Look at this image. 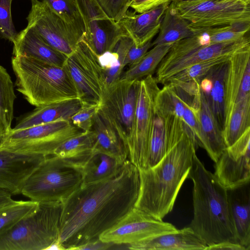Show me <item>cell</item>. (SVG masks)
<instances>
[{
    "mask_svg": "<svg viewBox=\"0 0 250 250\" xmlns=\"http://www.w3.org/2000/svg\"><path fill=\"white\" fill-rule=\"evenodd\" d=\"M139 188V170L128 160L113 176L81 186L62 203L59 241L72 250L99 239L135 207Z\"/></svg>",
    "mask_w": 250,
    "mask_h": 250,
    "instance_id": "1",
    "label": "cell"
},
{
    "mask_svg": "<svg viewBox=\"0 0 250 250\" xmlns=\"http://www.w3.org/2000/svg\"><path fill=\"white\" fill-rule=\"evenodd\" d=\"M196 150L186 130L180 141L156 165L138 169L140 188L135 208L162 220L173 209L191 168Z\"/></svg>",
    "mask_w": 250,
    "mask_h": 250,
    "instance_id": "2",
    "label": "cell"
},
{
    "mask_svg": "<svg viewBox=\"0 0 250 250\" xmlns=\"http://www.w3.org/2000/svg\"><path fill=\"white\" fill-rule=\"evenodd\" d=\"M188 178L193 183V217L189 227L207 246L225 242L239 244L228 190L206 168L196 152Z\"/></svg>",
    "mask_w": 250,
    "mask_h": 250,
    "instance_id": "3",
    "label": "cell"
},
{
    "mask_svg": "<svg viewBox=\"0 0 250 250\" xmlns=\"http://www.w3.org/2000/svg\"><path fill=\"white\" fill-rule=\"evenodd\" d=\"M11 64L17 90L30 104L39 107L78 98L64 65L58 66L26 56H13Z\"/></svg>",
    "mask_w": 250,
    "mask_h": 250,
    "instance_id": "4",
    "label": "cell"
},
{
    "mask_svg": "<svg viewBox=\"0 0 250 250\" xmlns=\"http://www.w3.org/2000/svg\"><path fill=\"white\" fill-rule=\"evenodd\" d=\"M62 202L39 203L37 208L0 232V250H47L59 240Z\"/></svg>",
    "mask_w": 250,
    "mask_h": 250,
    "instance_id": "5",
    "label": "cell"
},
{
    "mask_svg": "<svg viewBox=\"0 0 250 250\" xmlns=\"http://www.w3.org/2000/svg\"><path fill=\"white\" fill-rule=\"evenodd\" d=\"M82 181L80 166L49 155L26 179L21 194L38 203H63L82 185Z\"/></svg>",
    "mask_w": 250,
    "mask_h": 250,
    "instance_id": "6",
    "label": "cell"
},
{
    "mask_svg": "<svg viewBox=\"0 0 250 250\" xmlns=\"http://www.w3.org/2000/svg\"><path fill=\"white\" fill-rule=\"evenodd\" d=\"M70 120H61L24 129L12 128L0 143V149L24 154L53 155L66 140L83 133Z\"/></svg>",
    "mask_w": 250,
    "mask_h": 250,
    "instance_id": "7",
    "label": "cell"
},
{
    "mask_svg": "<svg viewBox=\"0 0 250 250\" xmlns=\"http://www.w3.org/2000/svg\"><path fill=\"white\" fill-rule=\"evenodd\" d=\"M172 1L192 28L250 23V4L238 0Z\"/></svg>",
    "mask_w": 250,
    "mask_h": 250,
    "instance_id": "8",
    "label": "cell"
},
{
    "mask_svg": "<svg viewBox=\"0 0 250 250\" xmlns=\"http://www.w3.org/2000/svg\"><path fill=\"white\" fill-rule=\"evenodd\" d=\"M160 89L155 77L151 75L140 81L133 126L127 147L128 160L138 169L147 167L155 100Z\"/></svg>",
    "mask_w": 250,
    "mask_h": 250,
    "instance_id": "9",
    "label": "cell"
},
{
    "mask_svg": "<svg viewBox=\"0 0 250 250\" xmlns=\"http://www.w3.org/2000/svg\"><path fill=\"white\" fill-rule=\"evenodd\" d=\"M64 65L74 83L78 98L82 104L100 105L105 87L104 72L98 56L82 40L67 57Z\"/></svg>",
    "mask_w": 250,
    "mask_h": 250,
    "instance_id": "10",
    "label": "cell"
},
{
    "mask_svg": "<svg viewBox=\"0 0 250 250\" xmlns=\"http://www.w3.org/2000/svg\"><path fill=\"white\" fill-rule=\"evenodd\" d=\"M140 81L120 79L106 87L99 106L117 130L126 148L133 126Z\"/></svg>",
    "mask_w": 250,
    "mask_h": 250,
    "instance_id": "11",
    "label": "cell"
},
{
    "mask_svg": "<svg viewBox=\"0 0 250 250\" xmlns=\"http://www.w3.org/2000/svg\"><path fill=\"white\" fill-rule=\"evenodd\" d=\"M28 24L47 43L68 57L82 38L42 1L31 0Z\"/></svg>",
    "mask_w": 250,
    "mask_h": 250,
    "instance_id": "12",
    "label": "cell"
},
{
    "mask_svg": "<svg viewBox=\"0 0 250 250\" xmlns=\"http://www.w3.org/2000/svg\"><path fill=\"white\" fill-rule=\"evenodd\" d=\"M75 0L85 26L82 40L98 56L111 51L126 35L123 28L106 16L96 0Z\"/></svg>",
    "mask_w": 250,
    "mask_h": 250,
    "instance_id": "13",
    "label": "cell"
},
{
    "mask_svg": "<svg viewBox=\"0 0 250 250\" xmlns=\"http://www.w3.org/2000/svg\"><path fill=\"white\" fill-rule=\"evenodd\" d=\"M177 229L172 224L156 219L134 207L116 225L101 234L99 238L104 242L115 245L127 246Z\"/></svg>",
    "mask_w": 250,
    "mask_h": 250,
    "instance_id": "14",
    "label": "cell"
},
{
    "mask_svg": "<svg viewBox=\"0 0 250 250\" xmlns=\"http://www.w3.org/2000/svg\"><path fill=\"white\" fill-rule=\"evenodd\" d=\"M250 128L232 145L226 147L215 162L213 173L216 180L227 190L250 183Z\"/></svg>",
    "mask_w": 250,
    "mask_h": 250,
    "instance_id": "15",
    "label": "cell"
},
{
    "mask_svg": "<svg viewBox=\"0 0 250 250\" xmlns=\"http://www.w3.org/2000/svg\"><path fill=\"white\" fill-rule=\"evenodd\" d=\"M248 46H250L249 34L238 40L198 47L174 57H164L156 70L155 78L158 83L165 84L175 74L192 65L220 56L231 55Z\"/></svg>",
    "mask_w": 250,
    "mask_h": 250,
    "instance_id": "16",
    "label": "cell"
},
{
    "mask_svg": "<svg viewBox=\"0 0 250 250\" xmlns=\"http://www.w3.org/2000/svg\"><path fill=\"white\" fill-rule=\"evenodd\" d=\"M225 88V122L236 104L250 98V46L230 56Z\"/></svg>",
    "mask_w": 250,
    "mask_h": 250,
    "instance_id": "17",
    "label": "cell"
},
{
    "mask_svg": "<svg viewBox=\"0 0 250 250\" xmlns=\"http://www.w3.org/2000/svg\"><path fill=\"white\" fill-rule=\"evenodd\" d=\"M46 156L0 149V188L21 194L26 179Z\"/></svg>",
    "mask_w": 250,
    "mask_h": 250,
    "instance_id": "18",
    "label": "cell"
},
{
    "mask_svg": "<svg viewBox=\"0 0 250 250\" xmlns=\"http://www.w3.org/2000/svg\"><path fill=\"white\" fill-rule=\"evenodd\" d=\"M185 131L184 124L178 117L171 115L164 119L154 113L146 168L160 161L180 141Z\"/></svg>",
    "mask_w": 250,
    "mask_h": 250,
    "instance_id": "19",
    "label": "cell"
},
{
    "mask_svg": "<svg viewBox=\"0 0 250 250\" xmlns=\"http://www.w3.org/2000/svg\"><path fill=\"white\" fill-rule=\"evenodd\" d=\"M200 126L199 141L213 161L216 162L226 148L221 129L200 87L194 95Z\"/></svg>",
    "mask_w": 250,
    "mask_h": 250,
    "instance_id": "20",
    "label": "cell"
},
{
    "mask_svg": "<svg viewBox=\"0 0 250 250\" xmlns=\"http://www.w3.org/2000/svg\"><path fill=\"white\" fill-rule=\"evenodd\" d=\"M205 242L189 227L127 246L136 250H206Z\"/></svg>",
    "mask_w": 250,
    "mask_h": 250,
    "instance_id": "21",
    "label": "cell"
},
{
    "mask_svg": "<svg viewBox=\"0 0 250 250\" xmlns=\"http://www.w3.org/2000/svg\"><path fill=\"white\" fill-rule=\"evenodd\" d=\"M13 43L14 56H26L63 66L67 56L47 43L30 27L18 33Z\"/></svg>",
    "mask_w": 250,
    "mask_h": 250,
    "instance_id": "22",
    "label": "cell"
},
{
    "mask_svg": "<svg viewBox=\"0 0 250 250\" xmlns=\"http://www.w3.org/2000/svg\"><path fill=\"white\" fill-rule=\"evenodd\" d=\"M170 2L138 15H127L119 22L136 46H141L152 40L159 32L164 14Z\"/></svg>",
    "mask_w": 250,
    "mask_h": 250,
    "instance_id": "23",
    "label": "cell"
},
{
    "mask_svg": "<svg viewBox=\"0 0 250 250\" xmlns=\"http://www.w3.org/2000/svg\"><path fill=\"white\" fill-rule=\"evenodd\" d=\"M91 130L96 136L95 151L106 154L122 163L128 160L125 143L100 107L94 117Z\"/></svg>",
    "mask_w": 250,
    "mask_h": 250,
    "instance_id": "24",
    "label": "cell"
},
{
    "mask_svg": "<svg viewBox=\"0 0 250 250\" xmlns=\"http://www.w3.org/2000/svg\"><path fill=\"white\" fill-rule=\"evenodd\" d=\"M82 105L80 99L74 98L36 107L19 119L13 129H21L61 120H70Z\"/></svg>",
    "mask_w": 250,
    "mask_h": 250,
    "instance_id": "25",
    "label": "cell"
},
{
    "mask_svg": "<svg viewBox=\"0 0 250 250\" xmlns=\"http://www.w3.org/2000/svg\"><path fill=\"white\" fill-rule=\"evenodd\" d=\"M231 212L238 243L250 249V191L249 183L228 190Z\"/></svg>",
    "mask_w": 250,
    "mask_h": 250,
    "instance_id": "26",
    "label": "cell"
},
{
    "mask_svg": "<svg viewBox=\"0 0 250 250\" xmlns=\"http://www.w3.org/2000/svg\"><path fill=\"white\" fill-rule=\"evenodd\" d=\"M194 35L193 28L189 25L188 21L180 15L171 1L165 12L158 35L152 42V46L173 43Z\"/></svg>",
    "mask_w": 250,
    "mask_h": 250,
    "instance_id": "27",
    "label": "cell"
},
{
    "mask_svg": "<svg viewBox=\"0 0 250 250\" xmlns=\"http://www.w3.org/2000/svg\"><path fill=\"white\" fill-rule=\"evenodd\" d=\"M123 163L106 154L94 150L81 167L83 175L81 186L100 182L113 176Z\"/></svg>",
    "mask_w": 250,
    "mask_h": 250,
    "instance_id": "28",
    "label": "cell"
},
{
    "mask_svg": "<svg viewBox=\"0 0 250 250\" xmlns=\"http://www.w3.org/2000/svg\"><path fill=\"white\" fill-rule=\"evenodd\" d=\"M95 144V133L90 130L63 142L53 155L81 167L94 151Z\"/></svg>",
    "mask_w": 250,
    "mask_h": 250,
    "instance_id": "29",
    "label": "cell"
},
{
    "mask_svg": "<svg viewBox=\"0 0 250 250\" xmlns=\"http://www.w3.org/2000/svg\"><path fill=\"white\" fill-rule=\"evenodd\" d=\"M134 44L132 39L127 35L122 37L111 51L98 56L100 63L104 69L105 88L120 79L123 72L126 55Z\"/></svg>",
    "mask_w": 250,
    "mask_h": 250,
    "instance_id": "30",
    "label": "cell"
},
{
    "mask_svg": "<svg viewBox=\"0 0 250 250\" xmlns=\"http://www.w3.org/2000/svg\"><path fill=\"white\" fill-rule=\"evenodd\" d=\"M228 61L214 66L207 75L212 81V87L209 94L204 95L222 131L225 122V87Z\"/></svg>",
    "mask_w": 250,
    "mask_h": 250,
    "instance_id": "31",
    "label": "cell"
},
{
    "mask_svg": "<svg viewBox=\"0 0 250 250\" xmlns=\"http://www.w3.org/2000/svg\"><path fill=\"white\" fill-rule=\"evenodd\" d=\"M173 43L157 45L147 51L137 64L123 72L120 79L128 81L141 80L152 75L159 64L168 52Z\"/></svg>",
    "mask_w": 250,
    "mask_h": 250,
    "instance_id": "32",
    "label": "cell"
},
{
    "mask_svg": "<svg viewBox=\"0 0 250 250\" xmlns=\"http://www.w3.org/2000/svg\"><path fill=\"white\" fill-rule=\"evenodd\" d=\"M250 128V98L236 104L222 130L226 147L232 145L247 130Z\"/></svg>",
    "mask_w": 250,
    "mask_h": 250,
    "instance_id": "33",
    "label": "cell"
},
{
    "mask_svg": "<svg viewBox=\"0 0 250 250\" xmlns=\"http://www.w3.org/2000/svg\"><path fill=\"white\" fill-rule=\"evenodd\" d=\"M16 99L11 77L6 69L0 65V122L6 133L12 128L11 125Z\"/></svg>",
    "mask_w": 250,
    "mask_h": 250,
    "instance_id": "34",
    "label": "cell"
},
{
    "mask_svg": "<svg viewBox=\"0 0 250 250\" xmlns=\"http://www.w3.org/2000/svg\"><path fill=\"white\" fill-rule=\"evenodd\" d=\"M48 8L61 18L82 37L85 26L75 0H42Z\"/></svg>",
    "mask_w": 250,
    "mask_h": 250,
    "instance_id": "35",
    "label": "cell"
},
{
    "mask_svg": "<svg viewBox=\"0 0 250 250\" xmlns=\"http://www.w3.org/2000/svg\"><path fill=\"white\" fill-rule=\"evenodd\" d=\"M38 205V202L31 200H16L13 203L0 208V232L8 229L33 212Z\"/></svg>",
    "mask_w": 250,
    "mask_h": 250,
    "instance_id": "36",
    "label": "cell"
},
{
    "mask_svg": "<svg viewBox=\"0 0 250 250\" xmlns=\"http://www.w3.org/2000/svg\"><path fill=\"white\" fill-rule=\"evenodd\" d=\"M230 56H220L192 65L175 74L168 81L172 79L182 82H200L214 66L228 61Z\"/></svg>",
    "mask_w": 250,
    "mask_h": 250,
    "instance_id": "37",
    "label": "cell"
},
{
    "mask_svg": "<svg viewBox=\"0 0 250 250\" xmlns=\"http://www.w3.org/2000/svg\"><path fill=\"white\" fill-rule=\"evenodd\" d=\"M13 0H0V37L14 42L18 34L11 14Z\"/></svg>",
    "mask_w": 250,
    "mask_h": 250,
    "instance_id": "38",
    "label": "cell"
},
{
    "mask_svg": "<svg viewBox=\"0 0 250 250\" xmlns=\"http://www.w3.org/2000/svg\"><path fill=\"white\" fill-rule=\"evenodd\" d=\"M106 16L119 22L127 15L132 0H96Z\"/></svg>",
    "mask_w": 250,
    "mask_h": 250,
    "instance_id": "39",
    "label": "cell"
},
{
    "mask_svg": "<svg viewBox=\"0 0 250 250\" xmlns=\"http://www.w3.org/2000/svg\"><path fill=\"white\" fill-rule=\"evenodd\" d=\"M100 105L83 104L81 109L70 119L72 124L85 132L90 131L93 124L94 117Z\"/></svg>",
    "mask_w": 250,
    "mask_h": 250,
    "instance_id": "40",
    "label": "cell"
},
{
    "mask_svg": "<svg viewBox=\"0 0 250 250\" xmlns=\"http://www.w3.org/2000/svg\"><path fill=\"white\" fill-rule=\"evenodd\" d=\"M151 40L148 41L143 45L137 47L134 44L128 51L124 61L125 67L133 66L139 62L148 49L152 47Z\"/></svg>",
    "mask_w": 250,
    "mask_h": 250,
    "instance_id": "41",
    "label": "cell"
},
{
    "mask_svg": "<svg viewBox=\"0 0 250 250\" xmlns=\"http://www.w3.org/2000/svg\"><path fill=\"white\" fill-rule=\"evenodd\" d=\"M165 3L166 2L164 0H132L130 7L136 12L140 14L146 12Z\"/></svg>",
    "mask_w": 250,
    "mask_h": 250,
    "instance_id": "42",
    "label": "cell"
},
{
    "mask_svg": "<svg viewBox=\"0 0 250 250\" xmlns=\"http://www.w3.org/2000/svg\"><path fill=\"white\" fill-rule=\"evenodd\" d=\"M114 245H115L104 242L99 238L89 241L84 244L79 245L74 248L73 250H105L111 249Z\"/></svg>",
    "mask_w": 250,
    "mask_h": 250,
    "instance_id": "43",
    "label": "cell"
},
{
    "mask_svg": "<svg viewBox=\"0 0 250 250\" xmlns=\"http://www.w3.org/2000/svg\"><path fill=\"white\" fill-rule=\"evenodd\" d=\"M246 250L241 245L229 242L218 243L207 246L206 250Z\"/></svg>",
    "mask_w": 250,
    "mask_h": 250,
    "instance_id": "44",
    "label": "cell"
},
{
    "mask_svg": "<svg viewBox=\"0 0 250 250\" xmlns=\"http://www.w3.org/2000/svg\"><path fill=\"white\" fill-rule=\"evenodd\" d=\"M13 194L8 190L0 188V208L8 206L16 201L12 198Z\"/></svg>",
    "mask_w": 250,
    "mask_h": 250,
    "instance_id": "45",
    "label": "cell"
},
{
    "mask_svg": "<svg viewBox=\"0 0 250 250\" xmlns=\"http://www.w3.org/2000/svg\"><path fill=\"white\" fill-rule=\"evenodd\" d=\"M6 132L0 122V143L1 142Z\"/></svg>",
    "mask_w": 250,
    "mask_h": 250,
    "instance_id": "46",
    "label": "cell"
},
{
    "mask_svg": "<svg viewBox=\"0 0 250 250\" xmlns=\"http://www.w3.org/2000/svg\"><path fill=\"white\" fill-rule=\"evenodd\" d=\"M247 4H250V0H238Z\"/></svg>",
    "mask_w": 250,
    "mask_h": 250,
    "instance_id": "47",
    "label": "cell"
},
{
    "mask_svg": "<svg viewBox=\"0 0 250 250\" xmlns=\"http://www.w3.org/2000/svg\"><path fill=\"white\" fill-rule=\"evenodd\" d=\"M164 1L165 2H170L172 1V0H164Z\"/></svg>",
    "mask_w": 250,
    "mask_h": 250,
    "instance_id": "48",
    "label": "cell"
},
{
    "mask_svg": "<svg viewBox=\"0 0 250 250\" xmlns=\"http://www.w3.org/2000/svg\"><path fill=\"white\" fill-rule=\"evenodd\" d=\"M190 0V1H194V0Z\"/></svg>",
    "mask_w": 250,
    "mask_h": 250,
    "instance_id": "49",
    "label": "cell"
},
{
    "mask_svg": "<svg viewBox=\"0 0 250 250\" xmlns=\"http://www.w3.org/2000/svg\"></svg>",
    "mask_w": 250,
    "mask_h": 250,
    "instance_id": "50",
    "label": "cell"
}]
</instances>
